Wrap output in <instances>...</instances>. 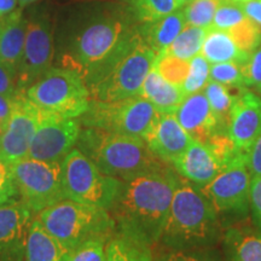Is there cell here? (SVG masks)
I'll list each match as a JSON object with an SVG mask.
<instances>
[{
    "label": "cell",
    "mask_w": 261,
    "mask_h": 261,
    "mask_svg": "<svg viewBox=\"0 0 261 261\" xmlns=\"http://www.w3.org/2000/svg\"><path fill=\"white\" fill-rule=\"evenodd\" d=\"M38 219L51 236L71 250L87 238L113 234L115 221L108 210L63 200L38 213Z\"/></svg>",
    "instance_id": "obj_5"
},
{
    "label": "cell",
    "mask_w": 261,
    "mask_h": 261,
    "mask_svg": "<svg viewBox=\"0 0 261 261\" xmlns=\"http://www.w3.org/2000/svg\"><path fill=\"white\" fill-rule=\"evenodd\" d=\"M27 24L21 10H16L0 25V63L15 76L23 54Z\"/></svg>",
    "instance_id": "obj_20"
},
{
    "label": "cell",
    "mask_w": 261,
    "mask_h": 261,
    "mask_svg": "<svg viewBox=\"0 0 261 261\" xmlns=\"http://www.w3.org/2000/svg\"><path fill=\"white\" fill-rule=\"evenodd\" d=\"M247 165L252 177H261V136L247 154Z\"/></svg>",
    "instance_id": "obj_42"
},
{
    "label": "cell",
    "mask_w": 261,
    "mask_h": 261,
    "mask_svg": "<svg viewBox=\"0 0 261 261\" xmlns=\"http://www.w3.org/2000/svg\"><path fill=\"white\" fill-rule=\"evenodd\" d=\"M2 130H3V128H2V127H0V133H2Z\"/></svg>",
    "instance_id": "obj_50"
},
{
    "label": "cell",
    "mask_w": 261,
    "mask_h": 261,
    "mask_svg": "<svg viewBox=\"0 0 261 261\" xmlns=\"http://www.w3.org/2000/svg\"><path fill=\"white\" fill-rule=\"evenodd\" d=\"M133 35H126L123 24L114 19L92 23L76 38L67 68L77 71L90 87L127 50Z\"/></svg>",
    "instance_id": "obj_4"
},
{
    "label": "cell",
    "mask_w": 261,
    "mask_h": 261,
    "mask_svg": "<svg viewBox=\"0 0 261 261\" xmlns=\"http://www.w3.org/2000/svg\"><path fill=\"white\" fill-rule=\"evenodd\" d=\"M187 25L182 11H174L165 17L152 22H145V25L139 33L140 37L155 52L156 56L161 55L169 47L174 39Z\"/></svg>",
    "instance_id": "obj_23"
},
{
    "label": "cell",
    "mask_w": 261,
    "mask_h": 261,
    "mask_svg": "<svg viewBox=\"0 0 261 261\" xmlns=\"http://www.w3.org/2000/svg\"><path fill=\"white\" fill-rule=\"evenodd\" d=\"M70 250L45 230L38 218L29 225L24 261H67Z\"/></svg>",
    "instance_id": "obj_21"
},
{
    "label": "cell",
    "mask_w": 261,
    "mask_h": 261,
    "mask_svg": "<svg viewBox=\"0 0 261 261\" xmlns=\"http://www.w3.org/2000/svg\"><path fill=\"white\" fill-rule=\"evenodd\" d=\"M35 2H37V0H18V4H19V6H21V8H24V6L31 5Z\"/></svg>",
    "instance_id": "obj_46"
},
{
    "label": "cell",
    "mask_w": 261,
    "mask_h": 261,
    "mask_svg": "<svg viewBox=\"0 0 261 261\" xmlns=\"http://www.w3.org/2000/svg\"><path fill=\"white\" fill-rule=\"evenodd\" d=\"M62 181L67 200L109 211L122 181L106 175L77 148L62 161Z\"/></svg>",
    "instance_id": "obj_9"
},
{
    "label": "cell",
    "mask_w": 261,
    "mask_h": 261,
    "mask_svg": "<svg viewBox=\"0 0 261 261\" xmlns=\"http://www.w3.org/2000/svg\"><path fill=\"white\" fill-rule=\"evenodd\" d=\"M190 2H191V0H175V3H177L178 9H180V8H182V6L188 5Z\"/></svg>",
    "instance_id": "obj_47"
},
{
    "label": "cell",
    "mask_w": 261,
    "mask_h": 261,
    "mask_svg": "<svg viewBox=\"0 0 261 261\" xmlns=\"http://www.w3.org/2000/svg\"><path fill=\"white\" fill-rule=\"evenodd\" d=\"M219 3L220 0H191L182 11L187 24L211 29Z\"/></svg>",
    "instance_id": "obj_31"
},
{
    "label": "cell",
    "mask_w": 261,
    "mask_h": 261,
    "mask_svg": "<svg viewBox=\"0 0 261 261\" xmlns=\"http://www.w3.org/2000/svg\"><path fill=\"white\" fill-rule=\"evenodd\" d=\"M225 261H261V233L246 227H230L224 233Z\"/></svg>",
    "instance_id": "obj_24"
},
{
    "label": "cell",
    "mask_w": 261,
    "mask_h": 261,
    "mask_svg": "<svg viewBox=\"0 0 261 261\" xmlns=\"http://www.w3.org/2000/svg\"><path fill=\"white\" fill-rule=\"evenodd\" d=\"M256 90H257V92H259V93L261 94V84H260V85H257V86H256Z\"/></svg>",
    "instance_id": "obj_49"
},
{
    "label": "cell",
    "mask_w": 261,
    "mask_h": 261,
    "mask_svg": "<svg viewBox=\"0 0 261 261\" xmlns=\"http://www.w3.org/2000/svg\"><path fill=\"white\" fill-rule=\"evenodd\" d=\"M211 64L205 58L198 54L190 61L189 74L181 85V90L185 96L201 92L210 81Z\"/></svg>",
    "instance_id": "obj_32"
},
{
    "label": "cell",
    "mask_w": 261,
    "mask_h": 261,
    "mask_svg": "<svg viewBox=\"0 0 261 261\" xmlns=\"http://www.w3.org/2000/svg\"><path fill=\"white\" fill-rule=\"evenodd\" d=\"M81 127L79 119L63 117L44 110L27 158L46 162H62L76 145Z\"/></svg>",
    "instance_id": "obj_12"
},
{
    "label": "cell",
    "mask_w": 261,
    "mask_h": 261,
    "mask_svg": "<svg viewBox=\"0 0 261 261\" xmlns=\"http://www.w3.org/2000/svg\"><path fill=\"white\" fill-rule=\"evenodd\" d=\"M113 234H97L70 250L67 261H106L107 244Z\"/></svg>",
    "instance_id": "obj_29"
},
{
    "label": "cell",
    "mask_w": 261,
    "mask_h": 261,
    "mask_svg": "<svg viewBox=\"0 0 261 261\" xmlns=\"http://www.w3.org/2000/svg\"><path fill=\"white\" fill-rule=\"evenodd\" d=\"M154 68L163 79L181 89V85L189 74L190 62L171 56L168 54H161L156 56Z\"/></svg>",
    "instance_id": "obj_30"
},
{
    "label": "cell",
    "mask_w": 261,
    "mask_h": 261,
    "mask_svg": "<svg viewBox=\"0 0 261 261\" xmlns=\"http://www.w3.org/2000/svg\"><path fill=\"white\" fill-rule=\"evenodd\" d=\"M150 247L140 238L116 228L108 241L106 261H154Z\"/></svg>",
    "instance_id": "obj_26"
},
{
    "label": "cell",
    "mask_w": 261,
    "mask_h": 261,
    "mask_svg": "<svg viewBox=\"0 0 261 261\" xmlns=\"http://www.w3.org/2000/svg\"><path fill=\"white\" fill-rule=\"evenodd\" d=\"M179 177L165 167L122 181L109 212L116 228L150 246L160 242Z\"/></svg>",
    "instance_id": "obj_1"
},
{
    "label": "cell",
    "mask_w": 261,
    "mask_h": 261,
    "mask_svg": "<svg viewBox=\"0 0 261 261\" xmlns=\"http://www.w3.org/2000/svg\"><path fill=\"white\" fill-rule=\"evenodd\" d=\"M227 33L238 48L248 54L253 52L261 44V28L248 17Z\"/></svg>",
    "instance_id": "obj_33"
},
{
    "label": "cell",
    "mask_w": 261,
    "mask_h": 261,
    "mask_svg": "<svg viewBox=\"0 0 261 261\" xmlns=\"http://www.w3.org/2000/svg\"><path fill=\"white\" fill-rule=\"evenodd\" d=\"M244 89H246V87H244ZM242 90H240V92ZM203 92L205 94V97H207L213 112L219 116L221 121H224L227 125L228 114H230V110L233 106L234 99H236V97L240 92L237 94H233L231 92L230 86L215 83V81L212 80L208 81V84L205 85Z\"/></svg>",
    "instance_id": "obj_28"
},
{
    "label": "cell",
    "mask_w": 261,
    "mask_h": 261,
    "mask_svg": "<svg viewBox=\"0 0 261 261\" xmlns=\"http://www.w3.org/2000/svg\"><path fill=\"white\" fill-rule=\"evenodd\" d=\"M18 0H0V18L8 17L16 11Z\"/></svg>",
    "instance_id": "obj_45"
},
{
    "label": "cell",
    "mask_w": 261,
    "mask_h": 261,
    "mask_svg": "<svg viewBox=\"0 0 261 261\" xmlns=\"http://www.w3.org/2000/svg\"><path fill=\"white\" fill-rule=\"evenodd\" d=\"M252 178L247 154H240L213 180L198 188L218 213H246L249 210Z\"/></svg>",
    "instance_id": "obj_11"
},
{
    "label": "cell",
    "mask_w": 261,
    "mask_h": 261,
    "mask_svg": "<svg viewBox=\"0 0 261 261\" xmlns=\"http://www.w3.org/2000/svg\"><path fill=\"white\" fill-rule=\"evenodd\" d=\"M32 103L63 117L79 119L90 108L91 93L81 75L70 68H50L25 90Z\"/></svg>",
    "instance_id": "obj_7"
},
{
    "label": "cell",
    "mask_w": 261,
    "mask_h": 261,
    "mask_svg": "<svg viewBox=\"0 0 261 261\" xmlns=\"http://www.w3.org/2000/svg\"><path fill=\"white\" fill-rule=\"evenodd\" d=\"M32 212L18 202L0 205V261H24Z\"/></svg>",
    "instance_id": "obj_17"
},
{
    "label": "cell",
    "mask_w": 261,
    "mask_h": 261,
    "mask_svg": "<svg viewBox=\"0 0 261 261\" xmlns=\"http://www.w3.org/2000/svg\"><path fill=\"white\" fill-rule=\"evenodd\" d=\"M210 80L230 87H246L242 67L232 62L211 64Z\"/></svg>",
    "instance_id": "obj_36"
},
{
    "label": "cell",
    "mask_w": 261,
    "mask_h": 261,
    "mask_svg": "<svg viewBox=\"0 0 261 261\" xmlns=\"http://www.w3.org/2000/svg\"><path fill=\"white\" fill-rule=\"evenodd\" d=\"M76 148L100 172L121 181L166 167L143 139L99 128H81Z\"/></svg>",
    "instance_id": "obj_3"
},
{
    "label": "cell",
    "mask_w": 261,
    "mask_h": 261,
    "mask_svg": "<svg viewBox=\"0 0 261 261\" xmlns=\"http://www.w3.org/2000/svg\"><path fill=\"white\" fill-rule=\"evenodd\" d=\"M18 195L9 163L0 161V205L15 203Z\"/></svg>",
    "instance_id": "obj_37"
},
{
    "label": "cell",
    "mask_w": 261,
    "mask_h": 261,
    "mask_svg": "<svg viewBox=\"0 0 261 261\" xmlns=\"http://www.w3.org/2000/svg\"><path fill=\"white\" fill-rule=\"evenodd\" d=\"M231 2L236 3V4H238V5H243V4H246V3L249 2V0H231Z\"/></svg>",
    "instance_id": "obj_48"
},
{
    "label": "cell",
    "mask_w": 261,
    "mask_h": 261,
    "mask_svg": "<svg viewBox=\"0 0 261 261\" xmlns=\"http://www.w3.org/2000/svg\"><path fill=\"white\" fill-rule=\"evenodd\" d=\"M200 54L210 64L232 62L243 67L249 58V54L238 48L227 32L212 28L205 35Z\"/></svg>",
    "instance_id": "obj_25"
},
{
    "label": "cell",
    "mask_w": 261,
    "mask_h": 261,
    "mask_svg": "<svg viewBox=\"0 0 261 261\" xmlns=\"http://www.w3.org/2000/svg\"><path fill=\"white\" fill-rule=\"evenodd\" d=\"M0 25H2V22H0Z\"/></svg>",
    "instance_id": "obj_51"
},
{
    "label": "cell",
    "mask_w": 261,
    "mask_h": 261,
    "mask_svg": "<svg viewBox=\"0 0 261 261\" xmlns=\"http://www.w3.org/2000/svg\"><path fill=\"white\" fill-rule=\"evenodd\" d=\"M136 15L143 22H152L178 10L175 0H132Z\"/></svg>",
    "instance_id": "obj_34"
},
{
    "label": "cell",
    "mask_w": 261,
    "mask_h": 261,
    "mask_svg": "<svg viewBox=\"0 0 261 261\" xmlns=\"http://www.w3.org/2000/svg\"><path fill=\"white\" fill-rule=\"evenodd\" d=\"M52 58L54 42L50 25L45 21L28 22L23 54L16 73V85L19 92H25L50 69Z\"/></svg>",
    "instance_id": "obj_14"
},
{
    "label": "cell",
    "mask_w": 261,
    "mask_h": 261,
    "mask_svg": "<svg viewBox=\"0 0 261 261\" xmlns=\"http://www.w3.org/2000/svg\"><path fill=\"white\" fill-rule=\"evenodd\" d=\"M19 203L33 213L67 200L62 181V162L24 158L10 165Z\"/></svg>",
    "instance_id": "obj_10"
},
{
    "label": "cell",
    "mask_w": 261,
    "mask_h": 261,
    "mask_svg": "<svg viewBox=\"0 0 261 261\" xmlns=\"http://www.w3.org/2000/svg\"><path fill=\"white\" fill-rule=\"evenodd\" d=\"M18 92L16 76L0 63V94L8 98H15Z\"/></svg>",
    "instance_id": "obj_41"
},
{
    "label": "cell",
    "mask_w": 261,
    "mask_h": 261,
    "mask_svg": "<svg viewBox=\"0 0 261 261\" xmlns=\"http://www.w3.org/2000/svg\"><path fill=\"white\" fill-rule=\"evenodd\" d=\"M191 140L190 135L180 126L174 114H160L145 143L156 158L172 165L188 149Z\"/></svg>",
    "instance_id": "obj_19"
},
{
    "label": "cell",
    "mask_w": 261,
    "mask_h": 261,
    "mask_svg": "<svg viewBox=\"0 0 261 261\" xmlns=\"http://www.w3.org/2000/svg\"><path fill=\"white\" fill-rule=\"evenodd\" d=\"M249 210L257 232L261 233V177H253L250 185Z\"/></svg>",
    "instance_id": "obj_39"
},
{
    "label": "cell",
    "mask_w": 261,
    "mask_h": 261,
    "mask_svg": "<svg viewBox=\"0 0 261 261\" xmlns=\"http://www.w3.org/2000/svg\"><path fill=\"white\" fill-rule=\"evenodd\" d=\"M227 135L236 149L248 154L261 136V98L243 89L238 93L227 120Z\"/></svg>",
    "instance_id": "obj_15"
},
{
    "label": "cell",
    "mask_w": 261,
    "mask_h": 261,
    "mask_svg": "<svg viewBox=\"0 0 261 261\" xmlns=\"http://www.w3.org/2000/svg\"><path fill=\"white\" fill-rule=\"evenodd\" d=\"M217 236L218 212L197 185L179 175L160 242L172 250H192Z\"/></svg>",
    "instance_id": "obj_2"
},
{
    "label": "cell",
    "mask_w": 261,
    "mask_h": 261,
    "mask_svg": "<svg viewBox=\"0 0 261 261\" xmlns=\"http://www.w3.org/2000/svg\"><path fill=\"white\" fill-rule=\"evenodd\" d=\"M208 31L210 29L187 24L163 54H168L171 56L190 62L201 52L202 44Z\"/></svg>",
    "instance_id": "obj_27"
},
{
    "label": "cell",
    "mask_w": 261,
    "mask_h": 261,
    "mask_svg": "<svg viewBox=\"0 0 261 261\" xmlns=\"http://www.w3.org/2000/svg\"><path fill=\"white\" fill-rule=\"evenodd\" d=\"M174 116L192 139L204 144L214 136L227 133V125L213 112L203 91L185 96Z\"/></svg>",
    "instance_id": "obj_16"
},
{
    "label": "cell",
    "mask_w": 261,
    "mask_h": 261,
    "mask_svg": "<svg viewBox=\"0 0 261 261\" xmlns=\"http://www.w3.org/2000/svg\"><path fill=\"white\" fill-rule=\"evenodd\" d=\"M241 6L247 17L261 28V0H249Z\"/></svg>",
    "instance_id": "obj_43"
},
{
    "label": "cell",
    "mask_w": 261,
    "mask_h": 261,
    "mask_svg": "<svg viewBox=\"0 0 261 261\" xmlns=\"http://www.w3.org/2000/svg\"><path fill=\"white\" fill-rule=\"evenodd\" d=\"M139 96L148 99L161 114H174L185 94L180 87L163 79L152 67L143 83Z\"/></svg>",
    "instance_id": "obj_22"
},
{
    "label": "cell",
    "mask_w": 261,
    "mask_h": 261,
    "mask_svg": "<svg viewBox=\"0 0 261 261\" xmlns=\"http://www.w3.org/2000/svg\"><path fill=\"white\" fill-rule=\"evenodd\" d=\"M246 86H257L261 84V44L249 54L247 63L242 67Z\"/></svg>",
    "instance_id": "obj_38"
},
{
    "label": "cell",
    "mask_w": 261,
    "mask_h": 261,
    "mask_svg": "<svg viewBox=\"0 0 261 261\" xmlns=\"http://www.w3.org/2000/svg\"><path fill=\"white\" fill-rule=\"evenodd\" d=\"M15 98H8L0 94V127L4 129L11 115Z\"/></svg>",
    "instance_id": "obj_44"
},
{
    "label": "cell",
    "mask_w": 261,
    "mask_h": 261,
    "mask_svg": "<svg viewBox=\"0 0 261 261\" xmlns=\"http://www.w3.org/2000/svg\"><path fill=\"white\" fill-rule=\"evenodd\" d=\"M246 18L247 16L244 14L242 6L232 3L231 0H220L219 6L215 12L212 29L228 32Z\"/></svg>",
    "instance_id": "obj_35"
},
{
    "label": "cell",
    "mask_w": 261,
    "mask_h": 261,
    "mask_svg": "<svg viewBox=\"0 0 261 261\" xmlns=\"http://www.w3.org/2000/svg\"><path fill=\"white\" fill-rule=\"evenodd\" d=\"M175 172L185 180L204 187L225 168V163L204 143L192 139L190 145L172 163Z\"/></svg>",
    "instance_id": "obj_18"
},
{
    "label": "cell",
    "mask_w": 261,
    "mask_h": 261,
    "mask_svg": "<svg viewBox=\"0 0 261 261\" xmlns=\"http://www.w3.org/2000/svg\"><path fill=\"white\" fill-rule=\"evenodd\" d=\"M159 261H220L210 254L191 252V250H171L163 254Z\"/></svg>",
    "instance_id": "obj_40"
},
{
    "label": "cell",
    "mask_w": 261,
    "mask_h": 261,
    "mask_svg": "<svg viewBox=\"0 0 261 261\" xmlns=\"http://www.w3.org/2000/svg\"><path fill=\"white\" fill-rule=\"evenodd\" d=\"M156 54L140 37L133 35L127 50L113 67L89 87L91 99L98 102H117L139 96L143 83L152 69Z\"/></svg>",
    "instance_id": "obj_6"
},
{
    "label": "cell",
    "mask_w": 261,
    "mask_h": 261,
    "mask_svg": "<svg viewBox=\"0 0 261 261\" xmlns=\"http://www.w3.org/2000/svg\"><path fill=\"white\" fill-rule=\"evenodd\" d=\"M42 114L44 110L32 103L25 92L17 93L9 121L0 133V161L11 165L27 158Z\"/></svg>",
    "instance_id": "obj_13"
},
{
    "label": "cell",
    "mask_w": 261,
    "mask_h": 261,
    "mask_svg": "<svg viewBox=\"0 0 261 261\" xmlns=\"http://www.w3.org/2000/svg\"><path fill=\"white\" fill-rule=\"evenodd\" d=\"M160 114L148 99L135 96L110 103L91 99L90 108L79 120L83 127L135 137L145 142Z\"/></svg>",
    "instance_id": "obj_8"
}]
</instances>
